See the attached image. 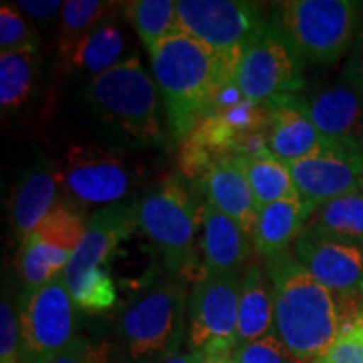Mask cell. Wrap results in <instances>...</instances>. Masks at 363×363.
Instances as JSON below:
<instances>
[{"mask_svg":"<svg viewBox=\"0 0 363 363\" xmlns=\"http://www.w3.org/2000/svg\"><path fill=\"white\" fill-rule=\"evenodd\" d=\"M67 288L74 305L89 313L110 310L116 301L115 283L104 267L88 271L78 281L67 284Z\"/></svg>","mask_w":363,"mask_h":363,"instance_id":"f546056e","label":"cell"},{"mask_svg":"<svg viewBox=\"0 0 363 363\" xmlns=\"http://www.w3.org/2000/svg\"><path fill=\"white\" fill-rule=\"evenodd\" d=\"M202 208L179 177L163 180L138 202L140 227L170 271L185 272L197 262L195 235L202 224Z\"/></svg>","mask_w":363,"mask_h":363,"instance_id":"8992f818","label":"cell"},{"mask_svg":"<svg viewBox=\"0 0 363 363\" xmlns=\"http://www.w3.org/2000/svg\"><path fill=\"white\" fill-rule=\"evenodd\" d=\"M21 9L2 2L0 7V54L39 51L40 40Z\"/></svg>","mask_w":363,"mask_h":363,"instance_id":"4dcf8cb0","label":"cell"},{"mask_svg":"<svg viewBox=\"0 0 363 363\" xmlns=\"http://www.w3.org/2000/svg\"><path fill=\"white\" fill-rule=\"evenodd\" d=\"M180 33L211 48L235 71L246 45L267 21L254 2L244 0H177Z\"/></svg>","mask_w":363,"mask_h":363,"instance_id":"ba28073f","label":"cell"},{"mask_svg":"<svg viewBox=\"0 0 363 363\" xmlns=\"http://www.w3.org/2000/svg\"><path fill=\"white\" fill-rule=\"evenodd\" d=\"M294 257L331 293L363 294V249L326 240L305 227L293 246Z\"/></svg>","mask_w":363,"mask_h":363,"instance_id":"5bb4252c","label":"cell"},{"mask_svg":"<svg viewBox=\"0 0 363 363\" xmlns=\"http://www.w3.org/2000/svg\"><path fill=\"white\" fill-rule=\"evenodd\" d=\"M244 167L257 208L284 199L299 197L286 162L271 155L269 152L244 157Z\"/></svg>","mask_w":363,"mask_h":363,"instance_id":"cb8c5ba5","label":"cell"},{"mask_svg":"<svg viewBox=\"0 0 363 363\" xmlns=\"http://www.w3.org/2000/svg\"><path fill=\"white\" fill-rule=\"evenodd\" d=\"M233 355H230V353H222V355H206L202 358L201 363H234Z\"/></svg>","mask_w":363,"mask_h":363,"instance_id":"f35d334b","label":"cell"},{"mask_svg":"<svg viewBox=\"0 0 363 363\" xmlns=\"http://www.w3.org/2000/svg\"><path fill=\"white\" fill-rule=\"evenodd\" d=\"M39 61V51L0 54V104L4 110H19L29 99Z\"/></svg>","mask_w":363,"mask_h":363,"instance_id":"83f0119b","label":"cell"},{"mask_svg":"<svg viewBox=\"0 0 363 363\" xmlns=\"http://www.w3.org/2000/svg\"><path fill=\"white\" fill-rule=\"evenodd\" d=\"M17 6L26 13L27 19L33 21V24L40 29H48L54 26L57 16L61 17L65 2L61 0H21Z\"/></svg>","mask_w":363,"mask_h":363,"instance_id":"d590c367","label":"cell"},{"mask_svg":"<svg viewBox=\"0 0 363 363\" xmlns=\"http://www.w3.org/2000/svg\"><path fill=\"white\" fill-rule=\"evenodd\" d=\"M0 363H22L19 313L6 298L0 305Z\"/></svg>","mask_w":363,"mask_h":363,"instance_id":"836d02e7","label":"cell"},{"mask_svg":"<svg viewBox=\"0 0 363 363\" xmlns=\"http://www.w3.org/2000/svg\"><path fill=\"white\" fill-rule=\"evenodd\" d=\"M305 88L303 62L274 22L246 45L234 72V89L242 101L266 104Z\"/></svg>","mask_w":363,"mask_h":363,"instance_id":"9c48e42d","label":"cell"},{"mask_svg":"<svg viewBox=\"0 0 363 363\" xmlns=\"http://www.w3.org/2000/svg\"><path fill=\"white\" fill-rule=\"evenodd\" d=\"M123 11L148 54L170 35L180 33L175 0H135L125 4Z\"/></svg>","mask_w":363,"mask_h":363,"instance_id":"484cf974","label":"cell"},{"mask_svg":"<svg viewBox=\"0 0 363 363\" xmlns=\"http://www.w3.org/2000/svg\"><path fill=\"white\" fill-rule=\"evenodd\" d=\"M49 363H106V347L94 345L83 335H78Z\"/></svg>","mask_w":363,"mask_h":363,"instance_id":"e575fe53","label":"cell"},{"mask_svg":"<svg viewBox=\"0 0 363 363\" xmlns=\"http://www.w3.org/2000/svg\"><path fill=\"white\" fill-rule=\"evenodd\" d=\"M150 59L174 140L192 133L219 101L222 91L234 88L233 67L184 33L158 44Z\"/></svg>","mask_w":363,"mask_h":363,"instance_id":"6da1fadb","label":"cell"},{"mask_svg":"<svg viewBox=\"0 0 363 363\" xmlns=\"http://www.w3.org/2000/svg\"><path fill=\"white\" fill-rule=\"evenodd\" d=\"M201 187L207 202L238 222L251 235L257 208L242 155H227L212 163L202 177Z\"/></svg>","mask_w":363,"mask_h":363,"instance_id":"e0dca14e","label":"cell"},{"mask_svg":"<svg viewBox=\"0 0 363 363\" xmlns=\"http://www.w3.org/2000/svg\"><path fill=\"white\" fill-rule=\"evenodd\" d=\"M62 182L74 201L104 207L123 202L133 184L123 158L93 145L69 150Z\"/></svg>","mask_w":363,"mask_h":363,"instance_id":"8fae6325","label":"cell"},{"mask_svg":"<svg viewBox=\"0 0 363 363\" xmlns=\"http://www.w3.org/2000/svg\"><path fill=\"white\" fill-rule=\"evenodd\" d=\"M116 9L118 4L101 2V0H69V2H65V9L59 17L57 38V51L61 59L66 57L98 26L111 19Z\"/></svg>","mask_w":363,"mask_h":363,"instance_id":"d4e9b609","label":"cell"},{"mask_svg":"<svg viewBox=\"0 0 363 363\" xmlns=\"http://www.w3.org/2000/svg\"><path fill=\"white\" fill-rule=\"evenodd\" d=\"M303 106L326 138L363 155V96L347 81L318 91Z\"/></svg>","mask_w":363,"mask_h":363,"instance_id":"2e32d148","label":"cell"},{"mask_svg":"<svg viewBox=\"0 0 363 363\" xmlns=\"http://www.w3.org/2000/svg\"><path fill=\"white\" fill-rule=\"evenodd\" d=\"M88 222L76 208L59 202L34 230L44 242L72 256L86 233Z\"/></svg>","mask_w":363,"mask_h":363,"instance_id":"f1b7e54d","label":"cell"},{"mask_svg":"<svg viewBox=\"0 0 363 363\" xmlns=\"http://www.w3.org/2000/svg\"><path fill=\"white\" fill-rule=\"evenodd\" d=\"M233 358L234 363H299L276 333L240 345L234 350Z\"/></svg>","mask_w":363,"mask_h":363,"instance_id":"d6a6232c","label":"cell"},{"mask_svg":"<svg viewBox=\"0 0 363 363\" xmlns=\"http://www.w3.org/2000/svg\"><path fill=\"white\" fill-rule=\"evenodd\" d=\"M286 165L311 216L323 203L360 189L363 179V155L343 147Z\"/></svg>","mask_w":363,"mask_h":363,"instance_id":"7c38bea8","label":"cell"},{"mask_svg":"<svg viewBox=\"0 0 363 363\" xmlns=\"http://www.w3.org/2000/svg\"><path fill=\"white\" fill-rule=\"evenodd\" d=\"M274 298V330L299 363L315 362L342 328L333 293L289 251L266 259Z\"/></svg>","mask_w":363,"mask_h":363,"instance_id":"7a4b0ae2","label":"cell"},{"mask_svg":"<svg viewBox=\"0 0 363 363\" xmlns=\"http://www.w3.org/2000/svg\"><path fill=\"white\" fill-rule=\"evenodd\" d=\"M61 180V172L45 157H39L22 175L11 202L13 233L21 240L33 234L57 206Z\"/></svg>","mask_w":363,"mask_h":363,"instance_id":"ac0fdd59","label":"cell"},{"mask_svg":"<svg viewBox=\"0 0 363 363\" xmlns=\"http://www.w3.org/2000/svg\"><path fill=\"white\" fill-rule=\"evenodd\" d=\"M264 106L267 110L264 145L267 152L279 160L291 163L342 147L316 128L303 101L293 94L272 99Z\"/></svg>","mask_w":363,"mask_h":363,"instance_id":"4fadbf2b","label":"cell"},{"mask_svg":"<svg viewBox=\"0 0 363 363\" xmlns=\"http://www.w3.org/2000/svg\"><path fill=\"white\" fill-rule=\"evenodd\" d=\"M343 78L363 96V17L360 19L355 40L352 44L350 56H348L347 65H345Z\"/></svg>","mask_w":363,"mask_h":363,"instance_id":"8d00e7d4","label":"cell"},{"mask_svg":"<svg viewBox=\"0 0 363 363\" xmlns=\"http://www.w3.org/2000/svg\"><path fill=\"white\" fill-rule=\"evenodd\" d=\"M126 45L128 43L123 29L111 17L86 35L61 61L67 71L93 81L131 57L126 52Z\"/></svg>","mask_w":363,"mask_h":363,"instance_id":"44dd1931","label":"cell"},{"mask_svg":"<svg viewBox=\"0 0 363 363\" xmlns=\"http://www.w3.org/2000/svg\"><path fill=\"white\" fill-rule=\"evenodd\" d=\"M202 358H203L202 353H197V352H185V353L179 352L175 353V355L165 358V360L158 363H201Z\"/></svg>","mask_w":363,"mask_h":363,"instance_id":"74e56055","label":"cell"},{"mask_svg":"<svg viewBox=\"0 0 363 363\" xmlns=\"http://www.w3.org/2000/svg\"><path fill=\"white\" fill-rule=\"evenodd\" d=\"M69 254L57 251L48 242H44L38 234H29L21 240L17 254V269L24 281V289L39 288L66 271L69 264Z\"/></svg>","mask_w":363,"mask_h":363,"instance_id":"4316f807","label":"cell"},{"mask_svg":"<svg viewBox=\"0 0 363 363\" xmlns=\"http://www.w3.org/2000/svg\"><path fill=\"white\" fill-rule=\"evenodd\" d=\"M306 227L311 233L331 242L363 249L362 190H353L318 207Z\"/></svg>","mask_w":363,"mask_h":363,"instance_id":"603a6c76","label":"cell"},{"mask_svg":"<svg viewBox=\"0 0 363 363\" xmlns=\"http://www.w3.org/2000/svg\"><path fill=\"white\" fill-rule=\"evenodd\" d=\"M86 101L93 115L126 142L152 148L167 143L160 91L136 56L89 81Z\"/></svg>","mask_w":363,"mask_h":363,"instance_id":"3957f363","label":"cell"},{"mask_svg":"<svg viewBox=\"0 0 363 363\" xmlns=\"http://www.w3.org/2000/svg\"><path fill=\"white\" fill-rule=\"evenodd\" d=\"M313 363H363V311L342 325L328 350Z\"/></svg>","mask_w":363,"mask_h":363,"instance_id":"1f68e13d","label":"cell"},{"mask_svg":"<svg viewBox=\"0 0 363 363\" xmlns=\"http://www.w3.org/2000/svg\"><path fill=\"white\" fill-rule=\"evenodd\" d=\"M203 274H240L251 254L246 230L212 203L202 208Z\"/></svg>","mask_w":363,"mask_h":363,"instance_id":"d6986e66","label":"cell"},{"mask_svg":"<svg viewBox=\"0 0 363 363\" xmlns=\"http://www.w3.org/2000/svg\"><path fill=\"white\" fill-rule=\"evenodd\" d=\"M360 190H362V194H363V179H362V182H360Z\"/></svg>","mask_w":363,"mask_h":363,"instance_id":"ab89813d","label":"cell"},{"mask_svg":"<svg viewBox=\"0 0 363 363\" xmlns=\"http://www.w3.org/2000/svg\"><path fill=\"white\" fill-rule=\"evenodd\" d=\"M272 22L308 62L331 65L348 49L360 26L358 4L350 0H284L272 4Z\"/></svg>","mask_w":363,"mask_h":363,"instance_id":"5b68a950","label":"cell"},{"mask_svg":"<svg viewBox=\"0 0 363 363\" xmlns=\"http://www.w3.org/2000/svg\"><path fill=\"white\" fill-rule=\"evenodd\" d=\"M76 306L65 272L19 298L21 362L49 363L74 340Z\"/></svg>","mask_w":363,"mask_h":363,"instance_id":"52a82bcc","label":"cell"},{"mask_svg":"<svg viewBox=\"0 0 363 363\" xmlns=\"http://www.w3.org/2000/svg\"><path fill=\"white\" fill-rule=\"evenodd\" d=\"M136 225H140L136 201L118 202L94 212L88 219L83 239L66 267V283L72 284L88 271L103 267L115 249L135 233Z\"/></svg>","mask_w":363,"mask_h":363,"instance_id":"9a60e30c","label":"cell"},{"mask_svg":"<svg viewBox=\"0 0 363 363\" xmlns=\"http://www.w3.org/2000/svg\"><path fill=\"white\" fill-rule=\"evenodd\" d=\"M240 274H203L189 299L187 348L206 355L235 350Z\"/></svg>","mask_w":363,"mask_h":363,"instance_id":"30bf717a","label":"cell"},{"mask_svg":"<svg viewBox=\"0 0 363 363\" xmlns=\"http://www.w3.org/2000/svg\"><path fill=\"white\" fill-rule=\"evenodd\" d=\"M187 293L179 279L155 281L121 313L118 335L136 363H158L180 352Z\"/></svg>","mask_w":363,"mask_h":363,"instance_id":"277c9868","label":"cell"},{"mask_svg":"<svg viewBox=\"0 0 363 363\" xmlns=\"http://www.w3.org/2000/svg\"><path fill=\"white\" fill-rule=\"evenodd\" d=\"M272 326H274V298H272L271 281L259 266L249 264L244 267L242 279H240L235 348L272 333Z\"/></svg>","mask_w":363,"mask_h":363,"instance_id":"7402d4cb","label":"cell"},{"mask_svg":"<svg viewBox=\"0 0 363 363\" xmlns=\"http://www.w3.org/2000/svg\"><path fill=\"white\" fill-rule=\"evenodd\" d=\"M310 219V211L299 197L261 207L252 227V246L266 259L286 252L296 242Z\"/></svg>","mask_w":363,"mask_h":363,"instance_id":"ffe728a7","label":"cell"}]
</instances>
